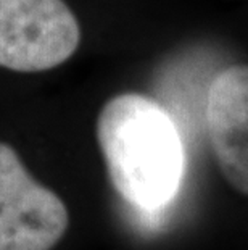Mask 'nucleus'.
Here are the masks:
<instances>
[{
  "instance_id": "7ed1b4c3",
  "label": "nucleus",
  "mask_w": 248,
  "mask_h": 250,
  "mask_svg": "<svg viewBox=\"0 0 248 250\" xmlns=\"http://www.w3.org/2000/svg\"><path fill=\"white\" fill-rule=\"evenodd\" d=\"M70 225L66 205L0 142V250H52Z\"/></svg>"
},
{
  "instance_id": "f257e3e1",
  "label": "nucleus",
  "mask_w": 248,
  "mask_h": 250,
  "mask_svg": "<svg viewBox=\"0 0 248 250\" xmlns=\"http://www.w3.org/2000/svg\"><path fill=\"white\" fill-rule=\"evenodd\" d=\"M97 139L118 194L153 211L176 195L184 176V144L166 110L142 94H121L103 105Z\"/></svg>"
},
{
  "instance_id": "20e7f679",
  "label": "nucleus",
  "mask_w": 248,
  "mask_h": 250,
  "mask_svg": "<svg viewBox=\"0 0 248 250\" xmlns=\"http://www.w3.org/2000/svg\"><path fill=\"white\" fill-rule=\"evenodd\" d=\"M205 121L223 176L248 195V65H232L211 81Z\"/></svg>"
},
{
  "instance_id": "f03ea898",
  "label": "nucleus",
  "mask_w": 248,
  "mask_h": 250,
  "mask_svg": "<svg viewBox=\"0 0 248 250\" xmlns=\"http://www.w3.org/2000/svg\"><path fill=\"white\" fill-rule=\"evenodd\" d=\"M81 39L63 0H0V66L38 73L65 63Z\"/></svg>"
}]
</instances>
